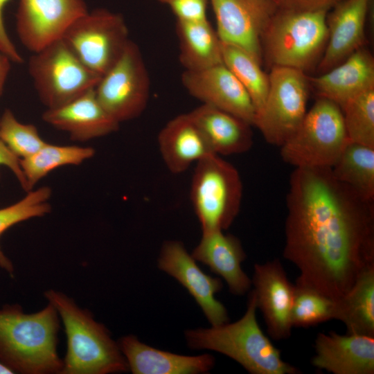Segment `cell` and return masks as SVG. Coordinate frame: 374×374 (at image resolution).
<instances>
[{
	"label": "cell",
	"mask_w": 374,
	"mask_h": 374,
	"mask_svg": "<svg viewBox=\"0 0 374 374\" xmlns=\"http://www.w3.org/2000/svg\"><path fill=\"white\" fill-rule=\"evenodd\" d=\"M286 206L283 254L300 271L295 285L337 300L374 267V201L331 168H294Z\"/></svg>",
	"instance_id": "1"
},
{
	"label": "cell",
	"mask_w": 374,
	"mask_h": 374,
	"mask_svg": "<svg viewBox=\"0 0 374 374\" xmlns=\"http://www.w3.org/2000/svg\"><path fill=\"white\" fill-rule=\"evenodd\" d=\"M60 317L48 303L27 314L18 304L0 309V362L14 373L60 374L63 360L57 351Z\"/></svg>",
	"instance_id": "2"
},
{
	"label": "cell",
	"mask_w": 374,
	"mask_h": 374,
	"mask_svg": "<svg viewBox=\"0 0 374 374\" xmlns=\"http://www.w3.org/2000/svg\"><path fill=\"white\" fill-rule=\"evenodd\" d=\"M55 308L66 335L67 350L60 374H108L129 371L127 362L107 328L90 311L55 290L44 293Z\"/></svg>",
	"instance_id": "3"
},
{
	"label": "cell",
	"mask_w": 374,
	"mask_h": 374,
	"mask_svg": "<svg viewBox=\"0 0 374 374\" xmlns=\"http://www.w3.org/2000/svg\"><path fill=\"white\" fill-rule=\"evenodd\" d=\"M257 308L253 290L249 294L246 312L239 320L186 331L188 347L222 353L252 374L299 373L297 368L283 360L280 351L262 331L256 319Z\"/></svg>",
	"instance_id": "4"
},
{
	"label": "cell",
	"mask_w": 374,
	"mask_h": 374,
	"mask_svg": "<svg viewBox=\"0 0 374 374\" xmlns=\"http://www.w3.org/2000/svg\"><path fill=\"white\" fill-rule=\"evenodd\" d=\"M328 12L278 8L261 37L262 58L267 64L305 73L317 69L328 41Z\"/></svg>",
	"instance_id": "5"
},
{
	"label": "cell",
	"mask_w": 374,
	"mask_h": 374,
	"mask_svg": "<svg viewBox=\"0 0 374 374\" xmlns=\"http://www.w3.org/2000/svg\"><path fill=\"white\" fill-rule=\"evenodd\" d=\"M349 142L340 107L317 97L280 154L294 168H332Z\"/></svg>",
	"instance_id": "6"
},
{
	"label": "cell",
	"mask_w": 374,
	"mask_h": 374,
	"mask_svg": "<svg viewBox=\"0 0 374 374\" xmlns=\"http://www.w3.org/2000/svg\"><path fill=\"white\" fill-rule=\"evenodd\" d=\"M195 164L190 199L202 233L224 231L240 209L243 187L239 172L215 154L206 156Z\"/></svg>",
	"instance_id": "7"
},
{
	"label": "cell",
	"mask_w": 374,
	"mask_h": 374,
	"mask_svg": "<svg viewBox=\"0 0 374 374\" xmlns=\"http://www.w3.org/2000/svg\"><path fill=\"white\" fill-rule=\"evenodd\" d=\"M28 70L46 109L62 106L94 89L102 77L89 69L62 38L33 53Z\"/></svg>",
	"instance_id": "8"
},
{
	"label": "cell",
	"mask_w": 374,
	"mask_h": 374,
	"mask_svg": "<svg viewBox=\"0 0 374 374\" xmlns=\"http://www.w3.org/2000/svg\"><path fill=\"white\" fill-rule=\"evenodd\" d=\"M269 87L254 125L269 144L280 147L297 130L306 112L308 76L303 71L272 66Z\"/></svg>",
	"instance_id": "9"
},
{
	"label": "cell",
	"mask_w": 374,
	"mask_h": 374,
	"mask_svg": "<svg viewBox=\"0 0 374 374\" xmlns=\"http://www.w3.org/2000/svg\"><path fill=\"white\" fill-rule=\"evenodd\" d=\"M62 39L101 76L118 60L130 40L123 17L105 8L89 10L70 26Z\"/></svg>",
	"instance_id": "10"
},
{
	"label": "cell",
	"mask_w": 374,
	"mask_h": 374,
	"mask_svg": "<svg viewBox=\"0 0 374 374\" xmlns=\"http://www.w3.org/2000/svg\"><path fill=\"white\" fill-rule=\"evenodd\" d=\"M150 88L141 51L130 40L121 57L101 77L94 90L103 108L121 123L142 114L148 105Z\"/></svg>",
	"instance_id": "11"
},
{
	"label": "cell",
	"mask_w": 374,
	"mask_h": 374,
	"mask_svg": "<svg viewBox=\"0 0 374 374\" xmlns=\"http://www.w3.org/2000/svg\"><path fill=\"white\" fill-rule=\"evenodd\" d=\"M89 11L84 0H19L16 30L32 53L63 37L70 26Z\"/></svg>",
	"instance_id": "12"
},
{
	"label": "cell",
	"mask_w": 374,
	"mask_h": 374,
	"mask_svg": "<svg viewBox=\"0 0 374 374\" xmlns=\"http://www.w3.org/2000/svg\"><path fill=\"white\" fill-rule=\"evenodd\" d=\"M222 42L235 45L262 62L261 37L278 8L273 0H208Z\"/></svg>",
	"instance_id": "13"
},
{
	"label": "cell",
	"mask_w": 374,
	"mask_h": 374,
	"mask_svg": "<svg viewBox=\"0 0 374 374\" xmlns=\"http://www.w3.org/2000/svg\"><path fill=\"white\" fill-rule=\"evenodd\" d=\"M158 267L188 290L202 308L211 326L229 322L226 308L215 297V294L222 289L221 279L205 274L182 242L166 241L160 250Z\"/></svg>",
	"instance_id": "14"
},
{
	"label": "cell",
	"mask_w": 374,
	"mask_h": 374,
	"mask_svg": "<svg viewBox=\"0 0 374 374\" xmlns=\"http://www.w3.org/2000/svg\"><path fill=\"white\" fill-rule=\"evenodd\" d=\"M181 83L188 93L208 105L254 125L256 111L245 88L223 63L200 71H184Z\"/></svg>",
	"instance_id": "15"
},
{
	"label": "cell",
	"mask_w": 374,
	"mask_h": 374,
	"mask_svg": "<svg viewBox=\"0 0 374 374\" xmlns=\"http://www.w3.org/2000/svg\"><path fill=\"white\" fill-rule=\"evenodd\" d=\"M251 282L269 335L274 340L289 338L295 287L279 259L255 264Z\"/></svg>",
	"instance_id": "16"
},
{
	"label": "cell",
	"mask_w": 374,
	"mask_h": 374,
	"mask_svg": "<svg viewBox=\"0 0 374 374\" xmlns=\"http://www.w3.org/2000/svg\"><path fill=\"white\" fill-rule=\"evenodd\" d=\"M371 0H343L327 13L328 41L317 66L323 73L366 44L365 28Z\"/></svg>",
	"instance_id": "17"
},
{
	"label": "cell",
	"mask_w": 374,
	"mask_h": 374,
	"mask_svg": "<svg viewBox=\"0 0 374 374\" xmlns=\"http://www.w3.org/2000/svg\"><path fill=\"white\" fill-rule=\"evenodd\" d=\"M314 349L312 364L316 368L334 374L374 373V337L319 332Z\"/></svg>",
	"instance_id": "18"
},
{
	"label": "cell",
	"mask_w": 374,
	"mask_h": 374,
	"mask_svg": "<svg viewBox=\"0 0 374 374\" xmlns=\"http://www.w3.org/2000/svg\"><path fill=\"white\" fill-rule=\"evenodd\" d=\"M94 89L62 106L46 109L42 120L77 141L103 137L117 131L120 123L101 105Z\"/></svg>",
	"instance_id": "19"
},
{
	"label": "cell",
	"mask_w": 374,
	"mask_h": 374,
	"mask_svg": "<svg viewBox=\"0 0 374 374\" xmlns=\"http://www.w3.org/2000/svg\"><path fill=\"white\" fill-rule=\"evenodd\" d=\"M308 80L317 97L330 100L341 107L356 96L374 88V59L364 46L328 71L308 76Z\"/></svg>",
	"instance_id": "20"
},
{
	"label": "cell",
	"mask_w": 374,
	"mask_h": 374,
	"mask_svg": "<svg viewBox=\"0 0 374 374\" xmlns=\"http://www.w3.org/2000/svg\"><path fill=\"white\" fill-rule=\"evenodd\" d=\"M223 231L203 232L191 256L222 277L231 294L243 295L252 285L251 280L241 268L246 253L237 237Z\"/></svg>",
	"instance_id": "21"
},
{
	"label": "cell",
	"mask_w": 374,
	"mask_h": 374,
	"mask_svg": "<svg viewBox=\"0 0 374 374\" xmlns=\"http://www.w3.org/2000/svg\"><path fill=\"white\" fill-rule=\"evenodd\" d=\"M117 344L134 374L204 373L215 365V358L209 354L188 356L161 350L132 335L120 338Z\"/></svg>",
	"instance_id": "22"
},
{
	"label": "cell",
	"mask_w": 374,
	"mask_h": 374,
	"mask_svg": "<svg viewBox=\"0 0 374 374\" xmlns=\"http://www.w3.org/2000/svg\"><path fill=\"white\" fill-rule=\"evenodd\" d=\"M157 143L166 166L173 174H181L214 154L189 113L170 120L159 132Z\"/></svg>",
	"instance_id": "23"
},
{
	"label": "cell",
	"mask_w": 374,
	"mask_h": 374,
	"mask_svg": "<svg viewBox=\"0 0 374 374\" xmlns=\"http://www.w3.org/2000/svg\"><path fill=\"white\" fill-rule=\"evenodd\" d=\"M188 113L214 154H238L252 147V125L242 118L206 104Z\"/></svg>",
	"instance_id": "24"
},
{
	"label": "cell",
	"mask_w": 374,
	"mask_h": 374,
	"mask_svg": "<svg viewBox=\"0 0 374 374\" xmlns=\"http://www.w3.org/2000/svg\"><path fill=\"white\" fill-rule=\"evenodd\" d=\"M179 60L184 71H200L223 64L222 44L207 18L177 19Z\"/></svg>",
	"instance_id": "25"
},
{
	"label": "cell",
	"mask_w": 374,
	"mask_h": 374,
	"mask_svg": "<svg viewBox=\"0 0 374 374\" xmlns=\"http://www.w3.org/2000/svg\"><path fill=\"white\" fill-rule=\"evenodd\" d=\"M347 333L374 337V267L364 272L351 289L335 300L334 318Z\"/></svg>",
	"instance_id": "26"
},
{
	"label": "cell",
	"mask_w": 374,
	"mask_h": 374,
	"mask_svg": "<svg viewBox=\"0 0 374 374\" xmlns=\"http://www.w3.org/2000/svg\"><path fill=\"white\" fill-rule=\"evenodd\" d=\"M94 154L95 150L91 147L56 145L46 142L33 154L19 159L26 184V192L32 190L52 170L64 166H78Z\"/></svg>",
	"instance_id": "27"
},
{
	"label": "cell",
	"mask_w": 374,
	"mask_h": 374,
	"mask_svg": "<svg viewBox=\"0 0 374 374\" xmlns=\"http://www.w3.org/2000/svg\"><path fill=\"white\" fill-rule=\"evenodd\" d=\"M331 169L338 180L374 201V148L350 141Z\"/></svg>",
	"instance_id": "28"
},
{
	"label": "cell",
	"mask_w": 374,
	"mask_h": 374,
	"mask_svg": "<svg viewBox=\"0 0 374 374\" xmlns=\"http://www.w3.org/2000/svg\"><path fill=\"white\" fill-rule=\"evenodd\" d=\"M223 63L236 76L247 91L256 114L265 103L269 87V74L253 57L233 44L222 42Z\"/></svg>",
	"instance_id": "29"
},
{
	"label": "cell",
	"mask_w": 374,
	"mask_h": 374,
	"mask_svg": "<svg viewBox=\"0 0 374 374\" xmlns=\"http://www.w3.org/2000/svg\"><path fill=\"white\" fill-rule=\"evenodd\" d=\"M27 194L17 202L0 208V238L8 229L21 222L33 217H43L49 213L51 206L48 200L51 189L43 186ZM0 267L11 277L14 276V267L10 260L3 252L0 246Z\"/></svg>",
	"instance_id": "30"
},
{
	"label": "cell",
	"mask_w": 374,
	"mask_h": 374,
	"mask_svg": "<svg viewBox=\"0 0 374 374\" xmlns=\"http://www.w3.org/2000/svg\"><path fill=\"white\" fill-rule=\"evenodd\" d=\"M350 141L374 148V88L340 107Z\"/></svg>",
	"instance_id": "31"
},
{
	"label": "cell",
	"mask_w": 374,
	"mask_h": 374,
	"mask_svg": "<svg viewBox=\"0 0 374 374\" xmlns=\"http://www.w3.org/2000/svg\"><path fill=\"white\" fill-rule=\"evenodd\" d=\"M294 287L292 326L308 328L334 318L335 300L311 288L297 285Z\"/></svg>",
	"instance_id": "32"
},
{
	"label": "cell",
	"mask_w": 374,
	"mask_h": 374,
	"mask_svg": "<svg viewBox=\"0 0 374 374\" xmlns=\"http://www.w3.org/2000/svg\"><path fill=\"white\" fill-rule=\"evenodd\" d=\"M0 139L19 159L33 154L46 143L37 127L21 123L9 109L0 118Z\"/></svg>",
	"instance_id": "33"
},
{
	"label": "cell",
	"mask_w": 374,
	"mask_h": 374,
	"mask_svg": "<svg viewBox=\"0 0 374 374\" xmlns=\"http://www.w3.org/2000/svg\"><path fill=\"white\" fill-rule=\"evenodd\" d=\"M168 6L179 20L206 19L208 0H156Z\"/></svg>",
	"instance_id": "34"
},
{
	"label": "cell",
	"mask_w": 374,
	"mask_h": 374,
	"mask_svg": "<svg viewBox=\"0 0 374 374\" xmlns=\"http://www.w3.org/2000/svg\"><path fill=\"white\" fill-rule=\"evenodd\" d=\"M343 0H278L280 9L293 11H329Z\"/></svg>",
	"instance_id": "35"
},
{
	"label": "cell",
	"mask_w": 374,
	"mask_h": 374,
	"mask_svg": "<svg viewBox=\"0 0 374 374\" xmlns=\"http://www.w3.org/2000/svg\"><path fill=\"white\" fill-rule=\"evenodd\" d=\"M10 0H0V50L8 57L12 62L21 64L23 57L10 38L4 23L3 10Z\"/></svg>",
	"instance_id": "36"
},
{
	"label": "cell",
	"mask_w": 374,
	"mask_h": 374,
	"mask_svg": "<svg viewBox=\"0 0 374 374\" xmlns=\"http://www.w3.org/2000/svg\"><path fill=\"white\" fill-rule=\"evenodd\" d=\"M8 168L15 175L23 189L26 190V184L19 159L7 147L0 139V166Z\"/></svg>",
	"instance_id": "37"
},
{
	"label": "cell",
	"mask_w": 374,
	"mask_h": 374,
	"mask_svg": "<svg viewBox=\"0 0 374 374\" xmlns=\"http://www.w3.org/2000/svg\"><path fill=\"white\" fill-rule=\"evenodd\" d=\"M12 61L0 50V97L8 77Z\"/></svg>",
	"instance_id": "38"
},
{
	"label": "cell",
	"mask_w": 374,
	"mask_h": 374,
	"mask_svg": "<svg viewBox=\"0 0 374 374\" xmlns=\"http://www.w3.org/2000/svg\"><path fill=\"white\" fill-rule=\"evenodd\" d=\"M14 373L0 362V374H13Z\"/></svg>",
	"instance_id": "39"
},
{
	"label": "cell",
	"mask_w": 374,
	"mask_h": 374,
	"mask_svg": "<svg viewBox=\"0 0 374 374\" xmlns=\"http://www.w3.org/2000/svg\"><path fill=\"white\" fill-rule=\"evenodd\" d=\"M273 1H276L277 3V4H278V0H273Z\"/></svg>",
	"instance_id": "40"
}]
</instances>
